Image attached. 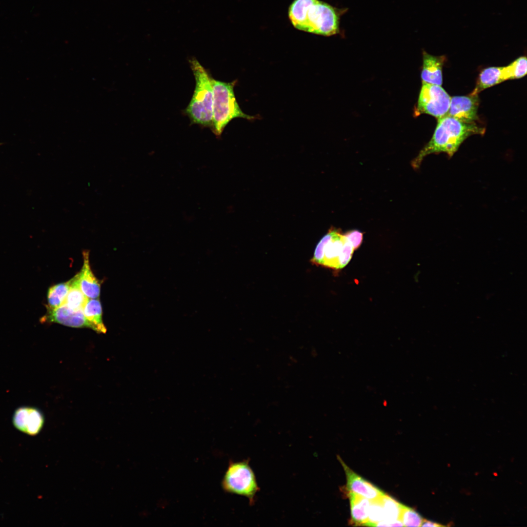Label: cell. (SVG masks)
Masks as SVG:
<instances>
[{
    "instance_id": "obj_1",
    "label": "cell",
    "mask_w": 527,
    "mask_h": 527,
    "mask_svg": "<svg viewBox=\"0 0 527 527\" xmlns=\"http://www.w3.org/2000/svg\"><path fill=\"white\" fill-rule=\"evenodd\" d=\"M485 132V128L476 122H467L446 115L438 119L432 138L411 161V166L419 168L424 158L432 154L443 153L450 158L466 139Z\"/></svg>"
},
{
    "instance_id": "obj_2",
    "label": "cell",
    "mask_w": 527,
    "mask_h": 527,
    "mask_svg": "<svg viewBox=\"0 0 527 527\" xmlns=\"http://www.w3.org/2000/svg\"><path fill=\"white\" fill-rule=\"evenodd\" d=\"M347 10L319 0H294L289 7L288 16L299 30L330 36L340 33V18Z\"/></svg>"
},
{
    "instance_id": "obj_3",
    "label": "cell",
    "mask_w": 527,
    "mask_h": 527,
    "mask_svg": "<svg viewBox=\"0 0 527 527\" xmlns=\"http://www.w3.org/2000/svg\"><path fill=\"white\" fill-rule=\"evenodd\" d=\"M189 63L196 84L191 100L184 113L192 124L211 128L213 102L212 78L197 59H191Z\"/></svg>"
},
{
    "instance_id": "obj_4",
    "label": "cell",
    "mask_w": 527,
    "mask_h": 527,
    "mask_svg": "<svg viewBox=\"0 0 527 527\" xmlns=\"http://www.w3.org/2000/svg\"><path fill=\"white\" fill-rule=\"evenodd\" d=\"M236 81L225 82L212 79L213 94V120L211 128L220 137L225 127L233 119L238 118L252 120L254 117L245 114L240 107L234 92Z\"/></svg>"
},
{
    "instance_id": "obj_5",
    "label": "cell",
    "mask_w": 527,
    "mask_h": 527,
    "mask_svg": "<svg viewBox=\"0 0 527 527\" xmlns=\"http://www.w3.org/2000/svg\"><path fill=\"white\" fill-rule=\"evenodd\" d=\"M354 250L341 230L331 227L317 245L310 262L317 265L341 269L350 261Z\"/></svg>"
},
{
    "instance_id": "obj_6",
    "label": "cell",
    "mask_w": 527,
    "mask_h": 527,
    "mask_svg": "<svg viewBox=\"0 0 527 527\" xmlns=\"http://www.w3.org/2000/svg\"><path fill=\"white\" fill-rule=\"evenodd\" d=\"M221 485L227 492L246 497L250 504L260 490L255 475L249 466V461H230Z\"/></svg>"
},
{
    "instance_id": "obj_7",
    "label": "cell",
    "mask_w": 527,
    "mask_h": 527,
    "mask_svg": "<svg viewBox=\"0 0 527 527\" xmlns=\"http://www.w3.org/2000/svg\"><path fill=\"white\" fill-rule=\"evenodd\" d=\"M450 101V96L441 86L422 82L415 113L440 119L447 115Z\"/></svg>"
},
{
    "instance_id": "obj_8",
    "label": "cell",
    "mask_w": 527,
    "mask_h": 527,
    "mask_svg": "<svg viewBox=\"0 0 527 527\" xmlns=\"http://www.w3.org/2000/svg\"><path fill=\"white\" fill-rule=\"evenodd\" d=\"M46 308V313L40 319L42 323H57L75 328H89L93 326L85 317L83 310H74L65 304L55 308Z\"/></svg>"
},
{
    "instance_id": "obj_9",
    "label": "cell",
    "mask_w": 527,
    "mask_h": 527,
    "mask_svg": "<svg viewBox=\"0 0 527 527\" xmlns=\"http://www.w3.org/2000/svg\"><path fill=\"white\" fill-rule=\"evenodd\" d=\"M14 426L20 431L35 436L41 430L44 423L42 412L38 408L22 406L17 408L12 417Z\"/></svg>"
},
{
    "instance_id": "obj_10",
    "label": "cell",
    "mask_w": 527,
    "mask_h": 527,
    "mask_svg": "<svg viewBox=\"0 0 527 527\" xmlns=\"http://www.w3.org/2000/svg\"><path fill=\"white\" fill-rule=\"evenodd\" d=\"M479 104L478 94L451 97L447 115L467 122H476Z\"/></svg>"
},
{
    "instance_id": "obj_11",
    "label": "cell",
    "mask_w": 527,
    "mask_h": 527,
    "mask_svg": "<svg viewBox=\"0 0 527 527\" xmlns=\"http://www.w3.org/2000/svg\"><path fill=\"white\" fill-rule=\"evenodd\" d=\"M338 459L345 472L347 488L351 492L369 500H374L381 498L384 492L378 487L355 473L343 461L341 458Z\"/></svg>"
},
{
    "instance_id": "obj_12",
    "label": "cell",
    "mask_w": 527,
    "mask_h": 527,
    "mask_svg": "<svg viewBox=\"0 0 527 527\" xmlns=\"http://www.w3.org/2000/svg\"><path fill=\"white\" fill-rule=\"evenodd\" d=\"M82 257L83 265L78 273L81 289L88 298L98 299L100 295L101 281L96 278L91 270L89 250H84Z\"/></svg>"
},
{
    "instance_id": "obj_13",
    "label": "cell",
    "mask_w": 527,
    "mask_h": 527,
    "mask_svg": "<svg viewBox=\"0 0 527 527\" xmlns=\"http://www.w3.org/2000/svg\"><path fill=\"white\" fill-rule=\"evenodd\" d=\"M446 56H435L423 52V64L421 72L422 82L441 86L443 83L442 68Z\"/></svg>"
},
{
    "instance_id": "obj_14",
    "label": "cell",
    "mask_w": 527,
    "mask_h": 527,
    "mask_svg": "<svg viewBox=\"0 0 527 527\" xmlns=\"http://www.w3.org/2000/svg\"><path fill=\"white\" fill-rule=\"evenodd\" d=\"M351 509L350 523L365 526L368 522L370 500L351 492H348Z\"/></svg>"
},
{
    "instance_id": "obj_15",
    "label": "cell",
    "mask_w": 527,
    "mask_h": 527,
    "mask_svg": "<svg viewBox=\"0 0 527 527\" xmlns=\"http://www.w3.org/2000/svg\"><path fill=\"white\" fill-rule=\"evenodd\" d=\"M505 81L503 67H487L480 74L476 87L471 94H478L482 90Z\"/></svg>"
},
{
    "instance_id": "obj_16",
    "label": "cell",
    "mask_w": 527,
    "mask_h": 527,
    "mask_svg": "<svg viewBox=\"0 0 527 527\" xmlns=\"http://www.w3.org/2000/svg\"><path fill=\"white\" fill-rule=\"evenodd\" d=\"M83 313L93 326L94 331L100 333H106V328L102 321V307L99 299L88 298L83 307Z\"/></svg>"
},
{
    "instance_id": "obj_17",
    "label": "cell",
    "mask_w": 527,
    "mask_h": 527,
    "mask_svg": "<svg viewBox=\"0 0 527 527\" xmlns=\"http://www.w3.org/2000/svg\"><path fill=\"white\" fill-rule=\"evenodd\" d=\"M72 278L67 282L51 286L47 294V305L46 307L55 308L62 305L70 289Z\"/></svg>"
},
{
    "instance_id": "obj_18",
    "label": "cell",
    "mask_w": 527,
    "mask_h": 527,
    "mask_svg": "<svg viewBox=\"0 0 527 527\" xmlns=\"http://www.w3.org/2000/svg\"><path fill=\"white\" fill-rule=\"evenodd\" d=\"M87 300L88 298L81 289L77 273L72 278L71 285L63 304L74 310H83Z\"/></svg>"
},
{
    "instance_id": "obj_19",
    "label": "cell",
    "mask_w": 527,
    "mask_h": 527,
    "mask_svg": "<svg viewBox=\"0 0 527 527\" xmlns=\"http://www.w3.org/2000/svg\"><path fill=\"white\" fill-rule=\"evenodd\" d=\"M380 499L384 514V520L382 521L394 522L400 520L403 504L385 493H384Z\"/></svg>"
},
{
    "instance_id": "obj_20",
    "label": "cell",
    "mask_w": 527,
    "mask_h": 527,
    "mask_svg": "<svg viewBox=\"0 0 527 527\" xmlns=\"http://www.w3.org/2000/svg\"><path fill=\"white\" fill-rule=\"evenodd\" d=\"M504 78L506 80L519 79L523 77L527 74V58L522 56L510 63L508 65L503 67Z\"/></svg>"
},
{
    "instance_id": "obj_21",
    "label": "cell",
    "mask_w": 527,
    "mask_h": 527,
    "mask_svg": "<svg viewBox=\"0 0 527 527\" xmlns=\"http://www.w3.org/2000/svg\"><path fill=\"white\" fill-rule=\"evenodd\" d=\"M400 519L404 527H421L423 519L413 508L402 505Z\"/></svg>"
},
{
    "instance_id": "obj_22",
    "label": "cell",
    "mask_w": 527,
    "mask_h": 527,
    "mask_svg": "<svg viewBox=\"0 0 527 527\" xmlns=\"http://www.w3.org/2000/svg\"><path fill=\"white\" fill-rule=\"evenodd\" d=\"M380 498L370 500L368 522L365 526L374 527L375 525L384 520V514Z\"/></svg>"
},
{
    "instance_id": "obj_23",
    "label": "cell",
    "mask_w": 527,
    "mask_h": 527,
    "mask_svg": "<svg viewBox=\"0 0 527 527\" xmlns=\"http://www.w3.org/2000/svg\"><path fill=\"white\" fill-rule=\"evenodd\" d=\"M351 243L354 250L361 245L363 240V233L358 230H351L344 234Z\"/></svg>"
},
{
    "instance_id": "obj_24",
    "label": "cell",
    "mask_w": 527,
    "mask_h": 527,
    "mask_svg": "<svg viewBox=\"0 0 527 527\" xmlns=\"http://www.w3.org/2000/svg\"><path fill=\"white\" fill-rule=\"evenodd\" d=\"M444 527V525H442L439 523H437L434 522H432L426 519H423L421 527Z\"/></svg>"
},
{
    "instance_id": "obj_25",
    "label": "cell",
    "mask_w": 527,
    "mask_h": 527,
    "mask_svg": "<svg viewBox=\"0 0 527 527\" xmlns=\"http://www.w3.org/2000/svg\"><path fill=\"white\" fill-rule=\"evenodd\" d=\"M1 144H2V143H0V145H1Z\"/></svg>"
}]
</instances>
